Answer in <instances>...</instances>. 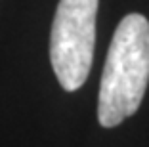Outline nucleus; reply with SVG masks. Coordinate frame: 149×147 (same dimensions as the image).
I'll return each mask as SVG.
<instances>
[{"mask_svg": "<svg viewBox=\"0 0 149 147\" xmlns=\"http://www.w3.org/2000/svg\"><path fill=\"white\" fill-rule=\"evenodd\" d=\"M97 0H59L50 33V63L63 90H79L88 78L96 42Z\"/></svg>", "mask_w": 149, "mask_h": 147, "instance_id": "f03ea898", "label": "nucleus"}, {"mask_svg": "<svg viewBox=\"0 0 149 147\" xmlns=\"http://www.w3.org/2000/svg\"><path fill=\"white\" fill-rule=\"evenodd\" d=\"M149 82V21L128 13L117 25L103 65L97 121L103 128L118 126L140 109Z\"/></svg>", "mask_w": 149, "mask_h": 147, "instance_id": "f257e3e1", "label": "nucleus"}]
</instances>
